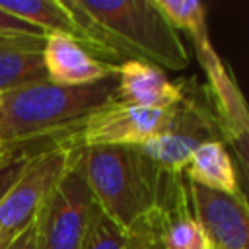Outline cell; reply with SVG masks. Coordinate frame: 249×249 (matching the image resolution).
<instances>
[{"label":"cell","mask_w":249,"mask_h":249,"mask_svg":"<svg viewBox=\"0 0 249 249\" xmlns=\"http://www.w3.org/2000/svg\"><path fill=\"white\" fill-rule=\"evenodd\" d=\"M66 6L111 64L138 60L177 72L191 64L183 37L154 0H70Z\"/></svg>","instance_id":"cell-1"},{"label":"cell","mask_w":249,"mask_h":249,"mask_svg":"<svg viewBox=\"0 0 249 249\" xmlns=\"http://www.w3.org/2000/svg\"><path fill=\"white\" fill-rule=\"evenodd\" d=\"M117 80L58 86L49 80L0 93V146L33 144L72 134L95 109L115 99Z\"/></svg>","instance_id":"cell-2"},{"label":"cell","mask_w":249,"mask_h":249,"mask_svg":"<svg viewBox=\"0 0 249 249\" xmlns=\"http://www.w3.org/2000/svg\"><path fill=\"white\" fill-rule=\"evenodd\" d=\"M80 161L95 204L119 228L154 208L161 167L140 146H80Z\"/></svg>","instance_id":"cell-3"},{"label":"cell","mask_w":249,"mask_h":249,"mask_svg":"<svg viewBox=\"0 0 249 249\" xmlns=\"http://www.w3.org/2000/svg\"><path fill=\"white\" fill-rule=\"evenodd\" d=\"M154 4L177 31L181 29L191 39L206 76L202 89L216 117L222 142L226 140L231 144L243 160L249 134V113L235 78L212 47L204 4L196 0H154Z\"/></svg>","instance_id":"cell-4"},{"label":"cell","mask_w":249,"mask_h":249,"mask_svg":"<svg viewBox=\"0 0 249 249\" xmlns=\"http://www.w3.org/2000/svg\"><path fill=\"white\" fill-rule=\"evenodd\" d=\"M97 212L99 206L88 187L78 146L35 218L37 249H82Z\"/></svg>","instance_id":"cell-5"},{"label":"cell","mask_w":249,"mask_h":249,"mask_svg":"<svg viewBox=\"0 0 249 249\" xmlns=\"http://www.w3.org/2000/svg\"><path fill=\"white\" fill-rule=\"evenodd\" d=\"M76 148L72 134L54 138L31 158L18 181L6 191L0 198V249H6L35 222L43 200L68 167Z\"/></svg>","instance_id":"cell-6"},{"label":"cell","mask_w":249,"mask_h":249,"mask_svg":"<svg viewBox=\"0 0 249 249\" xmlns=\"http://www.w3.org/2000/svg\"><path fill=\"white\" fill-rule=\"evenodd\" d=\"M181 84L183 97L169 107L163 130L140 146L158 167L173 171L183 169L193 152L204 142L222 140L204 89L195 80Z\"/></svg>","instance_id":"cell-7"},{"label":"cell","mask_w":249,"mask_h":249,"mask_svg":"<svg viewBox=\"0 0 249 249\" xmlns=\"http://www.w3.org/2000/svg\"><path fill=\"white\" fill-rule=\"evenodd\" d=\"M169 109H148L111 101L93 113L72 132V140L82 146H142L160 134L167 123Z\"/></svg>","instance_id":"cell-8"},{"label":"cell","mask_w":249,"mask_h":249,"mask_svg":"<svg viewBox=\"0 0 249 249\" xmlns=\"http://www.w3.org/2000/svg\"><path fill=\"white\" fill-rule=\"evenodd\" d=\"M189 198L210 249H249L245 195H226L189 181Z\"/></svg>","instance_id":"cell-9"},{"label":"cell","mask_w":249,"mask_h":249,"mask_svg":"<svg viewBox=\"0 0 249 249\" xmlns=\"http://www.w3.org/2000/svg\"><path fill=\"white\" fill-rule=\"evenodd\" d=\"M154 208L158 212L161 233L169 249H210V243L193 214L189 181L183 169L160 171Z\"/></svg>","instance_id":"cell-10"},{"label":"cell","mask_w":249,"mask_h":249,"mask_svg":"<svg viewBox=\"0 0 249 249\" xmlns=\"http://www.w3.org/2000/svg\"><path fill=\"white\" fill-rule=\"evenodd\" d=\"M43 62L47 80L58 86H88L115 76L117 64L101 60L84 43L51 33L45 37Z\"/></svg>","instance_id":"cell-11"},{"label":"cell","mask_w":249,"mask_h":249,"mask_svg":"<svg viewBox=\"0 0 249 249\" xmlns=\"http://www.w3.org/2000/svg\"><path fill=\"white\" fill-rule=\"evenodd\" d=\"M115 101L148 107V109H169L183 97V84L171 82L165 72L158 66L123 60L115 68Z\"/></svg>","instance_id":"cell-12"},{"label":"cell","mask_w":249,"mask_h":249,"mask_svg":"<svg viewBox=\"0 0 249 249\" xmlns=\"http://www.w3.org/2000/svg\"><path fill=\"white\" fill-rule=\"evenodd\" d=\"M45 37H0V93L47 80L43 62Z\"/></svg>","instance_id":"cell-13"},{"label":"cell","mask_w":249,"mask_h":249,"mask_svg":"<svg viewBox=\"0 0 249 249\" xmlns=\"http://www.w3.org/2000/svg\"><path fill=\"white\" fill-rule=\"evenodd\" d=\"M0 8L27 21L29 25L37 27L45 35H51V33L68 35L84 43L91 53H95L101 60H105L101 53L97 51V47L93 45V41L89 39L88 31L80 25L76 16L66 6V2H60V0H0Z\"/></svg>","instance_id":"cell-14"},{"label":"cell","mask_w":249,"mask_h":249,"mask_svg":"<svg viewBox=\"0 0 249 249\" xmlns=\"http://www.w3.org/2000/svg\"><path fill=\"white\" fill-rule=\"evenodd\" d=\"M183 173L191 183L204 189L226 195H243L235 165L222 140H212L198 146L183 167Z\"/></svg>","instance_id":"cell-15"},{"label":"cell","mask_w":249,"mask_h":249,"mask_svg":"<svg viewBox=\"0 0 249 249\" xmlns=\"http://www.w3.org/2000/svg\"><path fill=\"white\" fill-rule=\"evenodd\" d=\"M124 249H169L163 239L156 208L148 210L138 220H134L124 230Z\"/></svg>","instance_id":"cell-16"},{"label":"cell","mask_w":249,"mask_h":249,"mask_svg":"<svg viewBox=\"0 0 249 249\" xmlns=\"http://www.w3.org/2000/svg\"><path fill=\"white\" fill-rule=\"evenodd\" d=\"M124 230L99 210L82 249H124Z\"/></svg>","instance_id":"cell-17"},{"label":"cell","mask_w":249,"mask_h":249,"mask_svg":"<svg viewBox=\"0 0 249 249\" xmlns=\"http://www.w3.org/2000/svg\"><path fill=\"white\" fill-rule=\"evenodd\" d=\"M47 146V144H45ZM45 146H39V142H33V144H27L18 156H14L10 161H6L2 167H0V198L6 195V191L18 181V177L21 175V171L25 169V165L31 161V158Z\"/></svg>","instance_id":"cell-18"},{"label":"cell","mask_w":249,"mask_h":249,"mask_svg":"<svg viewBox=\"0 0 249 249\" xmlns=\"http://www.w3.org/2000/svg\"><path fill=\"white\" fill-rule=\"evenodd\" d=\"M29 35H45V33L0 8V37H29Z\"/></svg>","instance_id":"cell-19"},{"label":"cell","mask_w":249,"mask_h":249,"mask_svg":"<svg viewBox=\"0 0 249 249\" xmlns=\"http://www.w3.org/2000/svg\"><path fill=\"white\" fill-rule=\"evenodd\" d=\"M6 249H37V230H35V222L25 228Z\"/></svg>","instance_id":"cell-20"},{"label":"cell","mask_w":249,"mask_h":249,"mask_svg":"<svg viewBox=\"0 0 249 249\" xmlns=\"http://www.w3.org/2000/svg\"><path fill=\"white\" fill-rule=\"evenodd\" d=\"M25 146H27V144H19V146H0V167H2L6 161H10L14 156H18Z\"/></svg>","instance_id":"cell-21"}]
</instances>
